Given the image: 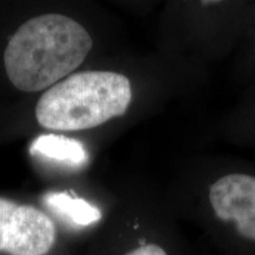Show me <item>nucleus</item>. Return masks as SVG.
<instances>
[{
  "label": "nucleus",
  "mask_w": 255,
  "mask_h": 255,
  "mask_svg": "<svg viewBox=\"0 0 255 255\" xmlns=\"http://www.w3.org/2000/svg\"><path fill=\"white\" fill-rule=\"evenodd\" d=\"M92 45L87 28L68 15H37L9 38L4 52L6 75L20 91L47 90L75 71Z\"/></svg>",
  "instance_id": "f257e3e1"
},
{
  "label": "nucleus",
  "mask_w": 255,
  "mask_h": 255,
  "mask_svg": "<svg viewBox=\"0 0 255 255\" xmlns=\"http://www.w3.org/2000/svg\"><path fill=\"white\" fill-rule=\"evenodd\" d=\"M131 101V82L123 73L78 72L44 92L36 105V119L45 129L79 131L123 116Z\"/></svg>",
  "instance_id": "f03ea898"
},
{
  "label": "nucleus",
  "mask_w": 255,
  "mask_h": 255,
  "mask_svg": "<svg viewBox=\"0 0 255 255\" xmlns=\"http://www.w3.org/2000/svg\"><path fill=\"white\" fill-rule=\"evenodd\" d=\"M195 214L226 248L255 255V176L228 173L208 187Z\"/></svg>",
  "instance_id": "7ed1b4c3"
},
{
  "label": "nucleus",
  "mask_w": 255,
  "mask_h": 255,
  "mask_svg": "<svg viewBox=\"0 0 255 255\" xmlns=\"http://www.w3.org/2000/svg\"><path fill=\"white\" fill-rule=\"evenodd\" d=\"M58 223L46 210L0 197V255H57Z\"/></svg>",
  "instance_id": "20e7f679"
},
{
  "label": "nucleus",
  "mask_w": 255,
  "mask_h": 255,
  "mask_svg": "<svg viewBox=\"0 0 255 255\" xmlns=\"http://www.w3.org/2000/svg\"><path fill=\"white\" fill-rule=\"evenodd\" d=\"M43 201L46 209L56 218V222H62L72 231L96 227L104 219L100 207L64 191L46 194Z\"/></svg>",
  "instance_id": "39448f33"
},
{
  "label": "nucleus",
  "mask_w": 255,
  "mask_h": 255,
  "mask_svg": "<svg viewBox=\"0 0 255 255\" xmlns=\"http://www.w3.org/2000/svg\"><path fill=\"white\" fill-rule=\"evenodd\" d=\"M129 238L121 240L111 255H183L182 248L169 231L161 228H143L139 220L130 222Z\"/></svg>",
  "instance_id": "423d86ee"
},
{
  "label": "nucleus",
  "mask_w": 255,
  "mask_h": 255,
  "mask_svg": "<svg viewBox=\"0 0 255 255\" xmlns=\"http://www.w3.org/2000/svg\"><path fill=\"white\" fill-rule=\"evenodd\" d=\"M30 150L34 155H41L58 162L81 165L88 159L84 145L77 139L60 135H41L32 142Z\"/></svg>",
  "instance_id": "0eeeda50"
},
{
  "label": "nucleus",
  "mask_w": 255,
  "mask_h": 255,
  "mask_svg": "<svg viewBox=\"0 0 255 255\" xmlns=\"http://www.w3.org/2000/svg\"><path fill=\"white\" fill-rule=\"evenodd\" d=\"M227 255H248V254H242V253H234V252H227Z\"/></svg>",
  "instance_id": "6e6552de"
}]
</instances>
